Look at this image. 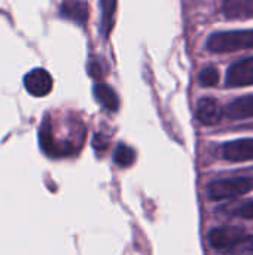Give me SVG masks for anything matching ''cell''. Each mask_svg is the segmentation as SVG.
Masks as SVG:
<instances>
[{
    "mask_svg": "<svg viewBox=\"0 0 253 255\" xmlns=\"http://www.w3.org/2000/svg\"><path fill=\"white\" fill-rule=\"evenodd\" d=\"M224 255H253V235H246L236 247L224 253Z\"/></svg>",
    "mask_w": 253,
    "mask_h": 255,
    "instance_id": "obj_14",
    "label": "cell"
},
{
    "mask_svg": "<svg viewBox=\"0 0 253 255\" xmlns=\"http://www.w3.org/2000/svg\"><path fill=\"white\" fill-rule=\"evenodd\" d=\"M227 85L231 88L253 85V57L240 60L228 69Z\"/></svg>",
    "mask_w": 253,
    "mask_h": 255,
    "instance_id": "obj_5",
    "label": "cell"
},
{
    "mask_svg": "<svg viewBox=\"0 0 253 255\" xmlns=\"http://www.w3.org/2000/svg\"><path fill=\"white\" fill-rule=\"evenodd\" d=\"M234 215L245 218V220H253V199L252 200H246L240 205H237L234 208Z\"/></svg>",
    "mask_w": 253,
    "mask_h": 255,
    "instance_id": "obj_16",
    "label": "cell"
},
{
    "mask_svg": "<svg viewBox=\"0 0 253 255\" xmlns=\"http://www.w3.org/2000/svg\"><path fill=\"white\" fill-rule=\"evenodd\" d=\"M245 236H246L245 229L237 226H225V227L213 229L209 235V242L215 250L224 254L233 247H236Z\"/></svg>",
    "mask_w": 253,
    "mask_h": 255,
    "instance_id": "obj_3",
    "label": "cell"
},
{
    "mask_svg": "<svg viewBox=\"0 0 253 255\" xmlns=\"http://www.w3.org/2000/svg\"><path fill=\"white\" fill-rule=\"evenodd\" d=\"M92 143H94V148H95V149L104 151V149L107 148V145H109V139H107L106 136H103V134H95Z\"/></svg>",
    "mask_w": 253,
    "mask_h": 255,
    "instance_id": "obj_18",
    "label": "cell"
},
{
    "mask_svg": "<svg viewBox=\"0 0 253 255\" xmlns=\"http://www.w3.org/2000/svg\"><path fill=\"white\" fill-rule=\"evenodd\" d=\"M200 84L204 87H213L219 82V72L215 67H206L198 75Z\"/></svg>",
    "mask_w": 253,
    "mask_h": 255,
    "instance_id": "obj_15",
    "label": "cell"
},
{
    "mask_svg": "<svg viewBox=\"0 0 253 255\" xmlns=\"http://www.w3.org/2000/svg\"><path fill=\"white\" fill-rule=\"evenodd\" d=\"M222 10L230 19L253 18V0H224Z\"/></svg>",
    "mask_w": 253,
    "mask_h": 255,
    "instance_id": "obj_9",
    "label": "cell"
},
{
    "mask_svg": "<svg viewBox=\"0 0 253 255\" xmlns=\"http://www.w3.org/2000/svg\"><path fill=\"white\" fill-rule=\"evenodd\" d=\"M52 76L45 69H33L24 78L25 90L34 97H43L52 90Z\"/></svg>",
    "mask_w": 253,
    "mask_h": 255,
    "instance_id": "obj_4",
    "label": "cell"
},
{
    "mask_svg": "<svg viewBox=\"0 0 253 255\" xmlns=\"http://www.w3.org/2000/svg\"><path fill=\"white\" fill-rule=\"evenodd\" d=\"M115 4L116 0H101V9H103V33L107 34L113 25V15H115Z\"/></svg>",
    "mask_w": 253,
    "mask_h": 255,
    "instance_id": "obj_13",
    "label": "cell"
},
{
    "mask_svg": "<svg viewBox=\"0 0 253 255\" xmlns=\"http://www.w3.org/2000/svg\"><path fill=\"white\" fill-rule=\"evenodd\" d=\"M94 96L97 99V102L104 106L109 111H118L119 108V99L116 96V93L106 84H97L94 87Z\"/></svg>",
    "mask_w": 253,
    "mask_h": 255,
    "instance_id": "obj_11",
    "label": "cell"
},
{
    "mask_svg": "<svg viewBox=\"0 0 253 255\" xmlns=\"http://www.w3.org/2000/svg\"><path fill=\"white\" fill-rule=\"evenodd\" d=\"M113 160L119 167H128L136 160V152L127 145H119L113 152Z\"/></svg>",
    "mask_w": 253,
    "mask_h": 255,
    "instance_id": "obj_12",
    "label": "cell"
},
{
    "mask_svg": "<svg viewBox=\"0 0 253 255\" xmlns=\"http://www.w3.org/2000/svg\"><path fill=\"white\" fill-rule=\"evenodd\" d=\"M88 72L92 78L95 79H100L103 75H104V70H103V66L100 64L98 60H91L89 64H88Z\"/></svg>",
    "mask_w": 253,
    "mask_h": 255,
    "instance_id": "obj_17",
    "label": "cell"
},
{
    "mask_svg": "<svg viewBox=\"0 0 253 255\" xmlns=\"http://www.w3.org/2000/svg\"><path fill=\"white\" fill-rule=\"evenodd\" d=\"M253 190V169L243 170L228 178L216 179L209 184L207 194L212 200H227L237 196H243Z\"/></svg>",
    "mask_w": 253,
    "mask_h": 255,
    "instance_id": "obj_1",
    "label": "cell"
},
{
    "mask_svg": "<svg viewBox=\"0 0 253 255\" xmlns=\"http://www.w3.org/2000/svg\"><path fill=\"white\" fill-rule=\"evenodd\" d=\"M197 120L204 124V126H215L218 124L222 117H224V109L221 103L212 97H204L200 99L197 103V111H195Z\"/></svg>",
    "mask_w": 253,
    "mask_h": 255,
    "instance_id": "obj_7",
    "label": "cell"
},
{
    "mask_svg": "<svg viewBox=\"0 0 253 255\" xmlns=\"http://www.w3.org/2000/svg\"><path fill=\"white\" fill-rule=\"evenodd\" d=\"M222 157L233 163L253 160V139H239L225 143L222 146Z\"/></svg>",
    "mask_w": 253,
    "mask_h": 255,
    "instance_id": "obj_6",
    "label": "cell"
},
{
    "mask_svg": "<svg viewBox=\"0 0 253 255\" xmlns=\"http://www.w3.org/2000/svg\"><path fill=\"white\" fill-rule=\"evenodd\" d=\"M227 117L231 120H246L253 117V94L236 99L231 102L225 111Z\"/></svg>",
    "mask_w": 253,
    "mask_h": 255,
    "instance_id": "obj_10",
    "label": "cell"
},
{
    "mask_svg": "<svg viewBox=\"0 0 253 255\" xmlns=\"http://www.w3.org/2000/svg\"><path fill=\"white\" fill-rule=\"evenodd\" d=\"M60 13L64 18L84 25L88 19V3L85 0H64L61 3Z\"/></svg>",
    "mask_w": 253,
    "mask_h": 255,
    "instance_id": "obj_8",
    "label": "cell"
},
{
    "mask_svg": "<svg viewBox=\"0 0 253 255\" xmlns=\"http://www.w3.org/2000/svg\"><path fill=\"white\" fill-rule=\"evenodd\" d=\"M206 45L210 52H216V54H227L240 49H248L253 46V30L213 33L209 36Z\"/></svg>",
    "mask_w": 253,
    "mask_h": 255,
    "instance_id": "obj_2",
    "label": "cell"
}]
</instances>
